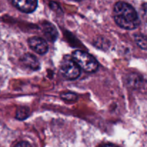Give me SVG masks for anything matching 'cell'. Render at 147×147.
Here are the masks:
<instances>
[{
    "label": "cell",
    "instance_id": "cell-13",
    "mask_svg": "<svg viewBox=\"0 0 147 147\" xmlns=\"http://www.w3.org/2000/svg\"><path fill=\"white\" fill-rule=\"evenodd\" d=\"M102 147H118V146L115 145H113V144H106V145H104Z\"/></svg>",
    "mask_w": 147,
    "mask_h": 147
},
{
    "label": "cell",
    "instance_id": "cell-3",
    "mask_svg": "<svg viewBox=\"0 0 147 147\" xmlns=\"http://www.w3.org/2000/svg\"><path fill=\"white\" fill-rule=\"evenodd\" d=\"M60 73L65 79L74 80L78 78L80 75V67L73 58L65 56L60 63Z\"/></svg>",
    "mask_w": 147,
    "mask_h": 147
},
{
    "label": "cell",
    "instance_id": "cell-2",
    "mask_svg": "<svg viewBox=\"0 0 147 147\" xmlns=\"http://www.w3.org/2000/svg\"><path fill=\"white\" fill-rule=\"evenodd\" d=\"M72 58L81 69L87 72L96 71L98 69V63L92 55L87 52L77 50L72 53Z\"/></svg>",
    "mask_w": 147,
    "mask_h": 147
},
{
    "label": "cell",
    "instance_id": "cell-12",
    "mask_svg": "<svg viewBox=\"0 0 147 147\" xmlns=\"http://www.w3.org/2000/svg\"><path fill=\"white\" fill-rule=\"evenodd\" d=\"M15 147H32V146L27 141H20V142L18 143Z\"/></svg>",
    "mask_w": 147,
    "mask_h": 147
},
{
    "label": "cell",
    "instance_id": "cell-9",
    "mask_svg": "<svg viewBox=\"0 0 147 147\" xmlns=\"http://www.w3.org/2000/svg\"><path fill=\"white\" fill-rule=\"evenodd\" d=\"M29 115L28 110L26 107H20L18 109L16 113V118L19 120H25Z\"/></svg>",
    "mask_w": 147,
    "mask_h": 147
},
{
    "label": "cell",
    "instance_id": "cell-6",
    "mask_svg": "<svg viewBox=\"0 0 147 147\" xmlns=\"http://www.w3.org/2000/svg\"><path fill=\"white\" fill-rule=\"evenodd\" d=\"M22 62L25 66L32 70H38L40 67V63L37 58L30 53H25L22 58Z\"/></svg>",
    "mask_w": 147,
    "mask_h": 147
},
{
    "label": "cell",
    "instance_id": "cell-10",
    "mask_svg": "<svg viewBox=\"0 0 147 147\" xmlns=\"http://www.w3.org/2000/svg\"><path fill=\"white\" fill-rule=\"evenodd\" d=\"M61 97L67 101H74L77 99V96L72 92H66L61 94Z\"/></svg>",
    "mask_w": 147,
    "mask_h": 147
},
{
    "label": "cell",
    "instance_id": "cell-8",
    "mask_svg": "<svg viewBox=\"0 0 147 147\" xmlns=\"http://www.w3.org/2000/svg\"><path fill=\"white\" fill-rule=\"evenodd\" d=\"M135 41L136 44L141 48V49L144 50H147V38L144 35L138 34V35H136L134 37Z\"/></svg>",
    "mask_w": 147,
    "mask_h": 147
},
{
    "label": "cell",
    "instance_id": "cell-11",
    "mask_svg": "<svg viewBox=\"0 0 147 147\" xmlns=\"http://www.w3.org/2000/svg\"><path fill=\"white\" fill-rule=\"evenodd\" d=\"M141 15L142 19L147 22V3L143 4L141 7Z\"/></svg>",
    "mask_w": 147,
    "mask_h": 147
},
{
    "label": "cell",
    "instance_id": "cell-4",
    "mask_svg": "<svg viewBox=\"0 0 147 147\" xmlns=\"http://www.w3.org/2000/svg\"><path fill=\"white\" fill-rule=\"evenodd\" d=\"M17 9L25 13L34 12L38 6V0H9Z\"/></svg>",
    "mask_w": 147,
    "mask_h": 147
},
{
    "label": "cell",
    "instance_id": "cell-7",
    "mask_svg": "<svg viewBox=\"0 0 147 147\" xmlns=\"http://www.w3.org/2000/svg\"><path fill=\"white\" fill-rule=\"evenodd\" d=\"M45 37L50 41H54L57 38L58 32L55 27L50 23H45L43 27Z\"/></svg>",
    "mask_w": 147,
    "mask_h": 147
},
{
    "label": "cell",
    "instance_id": "cell-5",
    "mask_svg": "<svg viewBox=\"0 0 147 147\" xmlns=\"http://www.w3.org/2000/svg\"><path fill=\"white\" fill-rule=\"evenodd\" d=\"M28 44L31 49L37 53L43 55L49 51V46L44 39L39 37H32L28 40Z\"/></svg>",
    "mask_w": 147,
    "mask_h": 147
},
{
    "label": "cell",
    "instance_id": "cell-1",
    "mask_svg": "<svg viewBox=\"0 0 147 147\" xmlns=\"http://www.w3.org/2000/svg\"><path fill=\"white\" fill-rule=\"evenodd\" d=\"M113 18L117 25L126 30H134L139 25L138 14L134 7L124 2H118L113 8Z\"/></svg>",
    "mask_w": 147,
    "mask_h": 147
}]
</instances>
